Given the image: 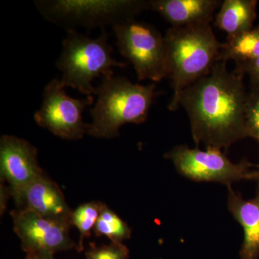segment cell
<instances>
[{
	"label": "cell",
	"instance_id": "6da1fadb",
	"mask_svg": "<svg viewBox=\"0 0 259 259\" xmlns=\"http://www.w3.org/2000/svg\"><path fill=\"white\" fill-rule=\"evenodd\" d=\"M243 75L220 61L210 72L185 89L180 105L190 118L195 144L226 151L247 138L245 107L247 93Z\"/></svg>",
	"mask_w": 259,
	"mask_h": 259
},
{
	"label": "cell",
	"instance_id": "7a4b0ae2",
	"mask_svg": "<svg viewBox=\"0 0 259 259\" xmlns=\"http://www.w3.org/2000/svg\"><path fill=\"white\" fill-rule=\"evenodd\" d=\"M164 40L168 78L173 89L168 108L176 111L182 92L208 74L220 61L223 44L218 41L208 23L171 27Z\"/></svg>",
	"mask_w": 259,
	"mask_h": 259
},
{
	"label": "cell",
	"instance_id": "3957f363",
	"mask_svg": "<svg viewBox=\"0 0 259 259\" xmlns=\"http://www.w3.org/2000/svg\"><path fill=\"white\" fill-rule=\"evenodd\" d=\"M155 90V83L139 84L114 74L102 77L95 88L97 101L90 109L93 122L89 124V136L113 139L122 125L144 122L157 94Z\"/></svg>",
	"mask_w": 259,
	"mask_h": 259
},
{
	"label": "cell",
	"instance_id": "277c9868",
	"mask_svg": "<svg viewBox=\"0 0 259 259\" xmlns=\"http://www.w3.org/2000/svg\"><path fill=\"white\" fill-rule=\"evenodd\" d=\"M112 52L105 31L97 38L76 31L68 32L56 64L62 72L61 84L64 88H74L87 97L95 95L94 79L113 74V68L127 66L114 59Z\"/></svg>",
	"mask_w": 259,
	"mask_h": 259
},
{
	"label": "cell",
	"instance_id": "5b68a950",
	"mask_svg": "<svg viewBox=\"0 0 259 259\" xmlns=\"http://www.w3.org/2000/svg\"><path fill=\"white\" fill-rule=\"evenodd\" d=\"M34 4L46 20L68 32L76 27L113 28L150 9L149 1L144 0H38Z\"/></svg>",
	"mask_w": 259,
	"mask_h": 259
},
{
	"label": "cell",
	"instance_id": "8992f818",
	"mask_svg": "<svg viewBox=\"0 0 259 259\" xmlns=\"http://www.w3.org/2000/svg\"><path fill=\"white\" fill-rule=\"evenodd\" d=\"M112 29L119 52L134 65L139 81L158 82L168 78L166 42L157 29L135 19Z\"/></svg>",
	"mask_w": 259,
	"mask_h": 259
},
{
	"label": "cell",
	"instance_id": "52a82bcc",
	"mask_svg": "<svg viewBox=\"0 0 259 259\" xmlns=\"http://www.w3.org/2000/svg\"><path fill=\"white\" fill-rule=\"evenodd\" d=\"M164 158L173 162L179 173L196 182H218L228 187L233 182L253 180L252 163L246 159L233 163L217 148L202 151L181 145L165 153Z\"/></svg>",
	"mask_w": 259,
	"mask_h": 259
},
{
	"label": "cell",
	"instance_id": "ba28073f",
	"mask_svg": "<svg viewBox=\"0 0 259 259\" xmlns=\"http://www.w3.org/2000/svg\"><path fill=\"white\" fill-rule=\"evenodd\" d=\"M94 103V97L75 99L69 96L61 80L54 79L44 88L41 107L34 114L37 125L65 140L77 141L88 134L89 124L82 113Z\"/></svg>",
	"mask_w": 259,
	"mask_h": 259
},
{
	"label": "cell",
	"instance_id": "9c48e42d",
	"mask_svg": "<svg viewBox=\"0 0 259 259\" xmlns=\"http://www.w3.org/2000/svg\"><path fill=\"white\" fill-rule=\"evenodd\" d=\"M14 231L27 253H50L76 246L69 236L71 226L42 218L30 209L18 208L11 212Z\"/></svg>",
	"mask_w": 259,
	"mask_h": 259
},
{
	"label": "cell",
	"instance_id": "30bf717a",
	"mask_svg": "<svg viewBox=\"0 0 259 259\" xmlns=\"http://www.w3.org/2000/svg\"><path fill=\"white\" fill-rule=\"evenodd\" d=\"M0 174L9 185L10 196L23 190L44 171L37 161V151L26 140L4 135L0 139Z\"/></svg>",
	"mask_w": 259,
	"mask_h": 259
},
{
	"label": "cell",
	"instance_id": "8fae6325",
	"mask_svg": "<svg viewBox=\"0 0 259 259\" xmlns=\"http://www.w3.org/2000/svg\"><path fill=\"white\" fill-rule=\"evenodd\" d=\"M13 197L18 208L30 209L42 218L72 226L73 211L62 191L44 174Z\"/></svg>",
	"mask_w": 259,
	"mask_h": 259
},
{
	"label": "cell",
	"instance_id": "7c38bea8",
	"mask_svg": "<svg viewBox=\"0 0 259 259\" xmlns=\"http://www.w3.org/2000/svg\"><path fill=\"white\" fill-rule=\"evenodd\" d=\"M220 0H150V9L159 13L172 27L210 24Z\"/></svg>",
	"mask_w": 259,
	"mask_h": 259
},
{
	"label": "cell",
	"instance_id": "4fadbf2b",
	"mask_svg": "<svg viewBox=\"0 0 259 259\" xmlns=\"http://www.w3.org/2000/svg\"><path fill=\"white\" fill-rule=\"evenodd\" d=\"M228 207L233 218L243 227L244 238L240 250L241 259L259 257V186L254 198L245 200L228 186Z\"/></svg>",
	"mask_w": 259,
	"mask_h": 259
},
{
	"label": "cell",
	"instance_id": "5bb4252c",
	"mask_svg": "<svg viewBox=\"0 0 259 259\" xmlns=\"http://www.w3.org/2000/svg\"><path fill=\"white\" fill-rule=\"evenodd\" d=\"M255 0H225L216 15L214 25L228 34L237 36L253 28L256 19Z\"/></svg>",
	"mask_w": 259,
	"mask_h": 259
},
{
	"label": "cell",
	"instance_id": "9a60e30c",
	"mask_svg": "<svg viewBox=\"0 0 259 259\" xmlns=\"http://www.w3.org/2000/svg\"><path fill=\"white\" fill-rule=\"evenodd\" d=\"M259 58V26L241 35L227 37L220 54V61L243 64Z\"/></svg>",
	"mask_w": 259,
	"mask_h": 259
},
{
	"label": "cell",
	"instance_id": "2e32d148",
	"mask_svg": "<svg viewBox=\"0 0 259 259\" xmlns=\"http://www.w3.org/2000/svg\"><path fill=\"white\" fill-rule=\"evenodd\" d=\"M97 236H105L112 243H122L131 237V229L127 223L104 204L100 217L94 228Z\"/></svg>",
	"mask_w": 259,
	"mask_h": 259
},
{
	"label": "cell",
	"instance_id": "e0dca14e",
	"mask_svg": "<svg viewBox=\"0 0 259 259\" xmlns=\"http://www.w3.org/2000/svg\"><path fill=\"white\" fill-rule=\"evenodd\" d=\"M104 204L100 202H90L80 205L71 215V224L76 226L80 233V241L77 249L83 248V239L89 238L94 232Z\"/></svg>",
	"mask_w": 259,
	"mask_h": 259
},
{
	"label": "cell",
	"instance_id": "ac0fdd59",
	"mask_svg": "<svg viewBox=\"0 0 259 259\" xmlns=\"http://www.w3.org/2000/svg\"><path fill=\"white\" fill-rule=\"evenodd\" d=\"M245 121L247 137L253 138L259 144V88H252L248 93Z\"/></svg>",
	"mask_w": 259,
	"mask_h": 259
},
{
	"label": "cell",
	"instance_id": "d6986e66",
	"mask_svg": "<svg viewBox=\"0 0 259 259\" xmlns=\"http://www.w3.org/2000/svg\"><path fill=\"white\" fill-rule=\"evenodd\" d=\"M87 259H127L129 250L122 243L93 247L86 253Z\"/></svg>",
	"mask_w": 259,
	"mask_h": 259
},
{
	"label": "cell",
	"instance_id": "ffe728a7",
	"mask_svg": "<svg viewBox=\"0 0 259 259\" xmlns=\"http://www.w3.org/2000/svg\"><path fill=\"white\" fill-rule=\"evenodd\" d=\"M234 71L243 76L248 75L252 88H259V58L248 62L236 64Z\"/></svg>",
	"mask_w": 259,
	"mask_h": 259
},
{
	"label": "cell",
	"instance_id": "44dd1931",
	"mask_svg": "<svg viewBox=\"0 0 259 259\" xmlns=\"http://www.w3.org/2000/svg\"><path fill=\"white\" fill-rule=\"evenodd\" d=\"M34 254V253H33ZM35 258L36 259H54L53 253H36Z\"/></svg>",
	"mask_w": 259,
	"mask_h": 259
},
{
	"label": "cell",
	"instance_id": "7402d4cb",
	"mask_svg": "<svg viewBox=\"0 0 259 259\" xmlns=\"http://www.w3.org/2000/svg\"><path fill=\"white\" fill-rule=\"evenodd\" d=\"M253 180L259 182V164L257 166V170H254L253 172Z\"/></svg>",
	"mask_w": 259,
	"mask_h": 259
},
{
	"label": "cell",
	"instance_id": "603a6c76",
	"mask_svg": "<svg viewBox=\"0 0 259 259\" xmlns=\"http://www.w3.org/2000/svg\"><path fill=\"white\" fill-rule=\"evenodd\" d=\"M25 259H36L35 258V255L33 253H27L26 258Z\"/></svg>",
	"mask_w": 259,
	"mask_h": 259
}]
</instances>
